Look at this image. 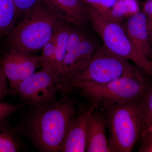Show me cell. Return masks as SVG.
I'll return each mask as SVG.
<instances>
[{"instance_id": "cell-1", "label": "cell", "mask_w": 152, "mask_h": 152, "mask_svg": "<svg viewBox=\"0 0 152 152\" xmlns=\"http://www.w3.org/2000/svg\"><path fill=\"white\" fill-rule=\"evenodd\" d=\"M77 114L74 103L64 98L45 107L35 109L27 120L25 132L40 151L60 152Z\"/></svg>"}, {"instance_id": "cell-2", "label": "cell", "mask_w": 152, "mask_h": 152, "mask_svg": "<svg viewBox=\"0 0 152 152\" xmlns=\"http://www.w3.org/2000/svg\"><path fill=\"white\" fill-rule=\"evenodd\" d=\"M146 76L145 73L140 72L104 84L80 82L72 85L69 91L77 90L96 105L97 109L102 107L105 110L114 105L140 101L152 83Z\"/></svg>"}, {"instance_id": "cell-3", "label": "cell", "mask_w": 152, "mask_h": 152, "mask_svg": "<svg viewBox=\"0 0 152 152\" xmlns=\"http://www.w3.org/2000/svg\"><path fill=\"white\" fill-rule=\"evenodd\" d=\"M23 18L7 36L10 50L34 53L42 49L60 22L41 0L24 14Z\"/></svg>"}, {"instance_id": "cell-4", "label": "cell", "mask_w": 152, "mask_h": 152, "mask_svg": "<svg viewBox=\"0 0 152 152\" xmlns=\"http://www.w3.org/2000/svg\"><path fill=\"white\" fill-rule=\"evenodd\" d=\"M140 101L114 105L105 109L112 152H132L140 137L141 116Z\"/></svg>"}, {"instance_id": "cell-5", "label": "cell", "mask_w": 152, "mask_h": 152, "mask_svg": "<svg viewBox=\"0 0 152 152\" xmlns=\"http://www.w3.org/2000/svg\"><path fill=\"white\" fill-rule=\"evenodd\" d=\"M87 8L88 21L101 37L104 45L115 54L133 62L152 79V61L139 54L125 27L120 22L107 20L95 10Z\"/></svg>"}, {"instance_id": "cell-6", "label": "cell", "mask_w": 152, "mask_h": 152, "mask_svg": "<svg viewBox=\"0 0 152 152\" xmlns=\"http://www.w3.org/2000/svg\"><path fill=\"white\" fill-rule=\"evenodd\" d=\"M140 72L129 60L115 54L103 45L97 48L86 66L71 79L62 94L68 93L71 86L77 83L104 84Z\"/></svg>"}, {"instance_id": "cell-7", "label": "cell", "mask_w": 152, "mask_h": 152, "mask_svg": "<svg viewBox=\"0 0 152 152\" xmlns=\"http://www.w3.org/2000/svg\"><path fill=\"white\" fill-rule=\"evenodd\" d=\"M58 91V72L53 68L42 67L40 71L20 83L15 95L18 96L24 103L37 109L56 102Z\"/></svg>"}, {"instance_id": "cell-8", "label": "cell", "mask_w": 152, "mask_h": 152, "mask_svg": "<svg viewBox=\"0 0 152 152\" xmlns=\"http://www.w3.org/2000/svg\"><path fill=\"white\" fill-rule=\"evenodd\" d=\"M97 48L94 40L87 36L78 48L66 53L59 77V91L61 93L71 79L85 69Z\"/></svg>"}, {"instance_id": "cell-9", "label": "cell", "mask_w": 152, "mask_h": 152, "mask_svg": "<svg viewBox=\"0 0 152 152\" xmlns=\"http://www.w3.org/2000/svg\"><path fill=\"white\" fill-rule=\"evenodd\" d=\"M96 109V105L92 104L87 110L75 116L68 129L60 152H86L88 120L91 114Z\"/></svg>"}, {"instance_id": "cell-10", "label": "cell", "mask_w": 152, "mask_h": 152, "mask_svg": "<svg viewBox=\"0 0 152 152\" xmlns=\"http://www.w3.org/2000/svg\"><path fill=\"white\" fill-rule=\"evenodd\" d=\"M45 5L61 21L77 26L88 22L86 7L81 0H42Z\"/></svg>"}, {"instance_id": "cell-11", "label": "cell", "mask_w": 152, "mask_h": 152, "mask_svg": "<svg viewBox=\"0 0 152 152\" xmlns=\"http://www.w3.org/2000/svg\"><path fill=\"white\" fill-rule=\"evenodd\" d=\"M125 28L133 45L139 54L151 61L152 47L150 42L147 18L143 12H140L127 19Z\"/></svg>"}, {"instance_id": "cell-12", "label": "cell", "mask_w": 152, "mask_h": 152, "mask_svg": "<svg viewBox=\"0 0 152 152\" xmlns=\"http://www.w3.org/2000/svg\"><path fill=\"white\" fill-rule=\"evenodd\" d=\"M107 127L105 114L95 109L88 122L86 152H112L106 133Z\"/></svg>"}, {"instance_id": "cell-13", "label": "cell", "mask_w": 152, "mask_h": 152, "mask_svg": "<svg viewBox=\"0 0 152 152\" xmlns=\"http://www.w3.org/2000/svg\"><path fill=\"white\" fill-rule=\"evenodd\" d=\"M17 17L14 0H0V37H7L14 29Z\"/></svg>"}, {"instance_id": "cell-14", "label": "cell", "mask_w": 152, "mask_h": 152, "mask_svg": "<svg viewBox=\"0 0 152 152\" xmlns=\"http://www.w3.org/2000/svg\"><path fill=\"white\" fill-rule=\"evenodd\" d=\"M72 27L60 22L53 33L56 46V65L59 77L64 58L66 53L67 42Z\"/></svg>"}, {"instance_id": "cell-15", "label": "cell", "mask_w": 152, "mask_h": 152, "mask_svg": "<svg viewBox=\"0 0 152 152\" xmlns=\"http://www.w3.org/2000/svg\"><path fill=\"white\" fill-rule=\"evenodd\" d=\"M0 66L2 68L10 87V94L15 95L18 86L20 83L18 63L13 51L10 50L0 58Z\"/></svg>"}, {"instance_id": "cell-16", "label": "cell", "mask_w": 152, "mask_h": 152, "mask_svg": "<svg viewBox=\"0 0 152 152\" xmlns=\"http://www.w3.org/2000/svg\"><path fill=\"white\" fill-rule=\"evenodd\" d=\"M11 50L13 51L16 58L20 83L34 73L37 69L42 66L39 56L26 52Z\"/></svg>"}, {"instance_id": "cell-17", "label": "cell", "mask_w": 152, "mask_h": 152, "mask_svg": "<svg viewBox=\"0 0 152 152\" xmlns=\"http://www.w3.org/2000/svg\"><path fill=\"white\" fill-rule=\"evenodd\" d=\"M15 129L9 125L7 120L0 122V152L20 151L22 148Z\"/></svg>"}, {"instance_id": "cell-18", "label": "cell", "mask_w": 152, "mask_h": 152, "mask_svg": "<svg viewBox=\"0 0 152 152\" xmlns=\"http://www.w3.org/2000/svg\"><path fill=\"white\" fill-rule=\"evenodd\" d=\"M140 12L137 0H117L110 11V20L120 22Z\"/></svg>"}, {"instance_id": "cell-19", "label": "cell", "mask_w": 152, "mask_h": 152, "mask_svg": "<svg viewBox=\"0 0 152 152\" xmlns=\"http://www.w3.org/2000/svg\"><path fill=\"white\" fill-rule=\"evenodd\" d=\"M39 57L42 67L53 68L58 73L56 65V46L53 34L50 39L42 49V54Z\"/></svg>"}, {"instance_id": "cell-20", "label": "cell", "mask_w": 152, "mask_h": 152, "mask_svg": "<svg viewBox=\"0 0 152 152\" xmlns=\"http://www.w3.org/2000/svg\"><path fill=\"white\" fill-rule=\"evenodd\" d=\"M141 117V131L142 128L152 121V83L146 93L140 101Z\"/></svg>"}, {"instance_id": "cell-21", "label": "cell", "mask_w": 152, "mask_h": 152, "mask_svg": "<svg viewBox=\"0 0 152 152\" xmlns=\"http://www.w3.org/2000/svg\"><path fill=\"white\" fill-rule=\"evenodd\" d=\"M88 7L95 10L102 16L110 20V11L117 0H81Z\"/></svg>"}, {"instance_id": "cell-22", "label": "cell", "mask_w": 152, "mask_h": 152, "mask_svg": "<svg viewBox=\"0 0 152 152\" xmlns=\"http://www.w3.org/2000/svg\"><path fill=\"white\" fill-rule=\"evenodd\" d=\"M87 36L83 31L72 27L67 42L66 53L78 48Z\"/></svg>"}, {"instance_id": "cell-23", "label": "cell", "mask_w": 152, "mask_h": 152, "mask_svg": "<svg viewBox=\"0 0 152 152\" xmlns=\"http://www.w3.org/2000/svg\"><path fill=\"white\" fill-rule=\"evenodd\" d=\"M23 107V104H15L0 101V122L7 120L9 117Z\"/></svg>"}, {"instance_id": "cell-24", "label": "cell", "mask_w": 152, "mask_h": 152, "mask_svg": "<svg viewBox=\"0 0 152 152\" xmlns=\"http://www.w3.org/2000/svg\"><path fill=\"white\" fill-rule=\"evenodd\" d=\"M41 0H14L17 16L24 15L32 8Z\"/></svg>"}, {"instance_id": "cell-25", "label": "cell", "mask_w": 152, "mask_h": 152, "mask_svg": "<svg viewBox=\"0 0 152 152\" xmlns=\"http://www.w3.org/2000/svg\"><path fill=\"white\" fill-rule=\"evenodd\" d=\"M7 77L0 66V100H2L7 95L10 94V89L7 85Z\"/></svg>"}, {"instance_id": "cell-26", "label": "cell", "mask_w": 152, "mask_h": 152, "mask_svg": "<svg viewBox=\"0 0 152 152\" xmlns=\"http://www.w3.org/2000/svg\"><path fill=\"white\" fill-rule=\"evenodd\" d=\"M140 137L142 143L152 141V121L142 128Z\"/></svg>"}, {"instance_id": "cell-27", "label": "cell", "mask_w": 152, "mask_h": 152, "mask_svg": "<svg viewBox=\"0 0 152 152\" xmlns=\"http://www.w3.org/2000/svg\"><path fill=\"white\" fill-rule=\"evenodd\" d=\"M142 12L147 18L152 19V0H147L144 4Z\"/></svg>"}, {"instance_id": "cell-28", "label": "cell", "mask_w": 152, "mask_h": 152, "mask_svg": "<svg viewBox=\"0 0 152 152\" xmlns=\"http://www.w3.org/2000/svg\"><path fill=\"white\" fill-rule=\"evenodd\" d=\"M139 152H152V141L142 143Z\"/></svg>"}, {"instance_id": "cell-29", "label": "cell", "mask_w": 152, "mask_h": 152, "mask_svg": "<svg viewBox=\"0 0 152 152\" xmlns=\"http://www.w3.org/2000/svg\"><path fill=\"white\" fill-rule=\"evenodd\" d=\"M147 27L150 42L152 43V19L147 18Z\"/></svg>"}, {"instance_id": "cell-30", "label": "cell", "mask_w": 152, "mask_h": 152, "mask_svg": "<svg viewBox=\"0 0 152 152\" xmlns=\"http://www.w3.org/2000/svg\"><path fill=\"white\" fill-rule=\"evenodd\" d=\"M151 61H152V49L151 56Z\"/></svg>"}]
</instances>
